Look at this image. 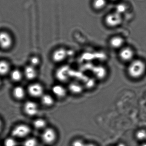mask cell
<instances>
[{
	"mask_svg": "<svg viewBox=\"0 0 146 146\" xmlns=\"http://www.w3.org/2000/svg\"><path fill=\"white\" fill-rule=\"evenodd\" d=\"M136 137L138 139L141 141L146 140V131L141 129L138 131L136 133Z\"/></svg>",
	"mask_w": 146,
	"mask_h": 146,
	"instance_id": "23",
	"label": "cell"
},
{
	"mask_svg": "<svg viewBox=\"0 0 146 146\" xmlns=\"http://www.w3.org/2000/svg\"><path fill=\"white\" fill-rule=\"evenodd\" d=\"M105 24L110 27H116L122 23V15L115 12L108 14L105 19Z\"/></svg>",
	"mask_w": 146,
	"mask_h": 146,
	"instance_id": "3",
	"label": "cell"
},
{
	"mask_svg": "<svg viewBox=\"0 0 146 146\" xmlns=\"http://www.w3.org/2000/svg\"><path fill=\"white\" fill-rule=\"evenodd\" d=\"M2 127V121L0 119V132L1 130Z\"/></svg>",
	"mask_w": 146,
	"mask_h": 146,
	"instance_id": "27",
	"label": "cell"
},
{
	"mask_svg": "<svg viewBox=\"0 0 146 146\" xmlns=\"http://www.w3.org/2000/svg\"><path fill=\"white\" fill-rule=\"evenodd\" d=\"M107 3L106 0H93L92 6L96 10H101L106 7Z\"/></svg>",
	"mask_w": 146,
	"mask_h": 146,
	"instance_id": "19",
	"label": "cell"
},
{
	"mask_svg": "<svg viewBox=\"0 0 146 146\" xmlns=\"http://www.w3.org/2000/svg\"><path fill=\"white\" fill-rule=\"evenodd\" d=\"M126 72L131 80H138L142 78L146 72L145 62L140 59L135 58L127 64Z\"/></svg>",
	"mask_w": 146,
	"mask_h": 146,
	"instance_id": "1",
	"label": "cell"
},
{
	"mask_svg": "<svg viewBox=\"0 0 146 146\" xmlns=\"http://www.w3.org/2000/svg\"><path fill=\"white\" fill-rule=\"evenodd\" d=\"M40 98L41 103L45 106L51 107L55 104L54 98L51 94H44Z\"/></svg>",
	"mask_w": 146,
	"mask_h": 146,
	"instance_id": "16",
	"label": "cell"
},
{
	"mask_svg": "<svg viewBox=\"0 0 146 146\" xmlns=\"http://www.w3.org/2000/svg\"><path fill=\"white\" fill-rule=\"evenodd\" d=\"M29 62H30V65L36 68L39 66L41 62V60L38 56H33L30 58Z\"/></svg>",
	"mask_w": 146,
	"mask_h": 146,
	"instance_id": "22",
	"label": "cell"
},
{
	"mask_svg": "<svg viewBox=\"0 0 146 146\" xmlns=\"http://www.w3.org/2000/svg\"><path fill=\"white\" fill-rule=\"evenodd\" d=\"M2 84V81L0 79V86H1V85Z\"/></svg>",
	"mask_w": 146,
	"mask_h": 146,
	"instance_id": "31",
	"label": "cell"
},
{
	"mask_svg": "<svg viewBox=\"0 0 146 146\" xmlns=\"http://www.w3.org/2000/svg\"><path fill=\"white\" fill-rule=\"evenodd\" d=\"M31 132L30 128L25 124H21L15 127L12 132L13 136L18 138H23L27 136Z\"/></svg>",
	"mask_w": 146,
	"mask_h": 146,
	"instance_id": "7",
	"label": "cell"
},
{
	"mask_svg": "<svg viewBox=\"0 0 146 146\" xmlns=\"http://www.w3.org/2000/svg\"><path fill=\"white\" fill-rule=\"evenodd\" d=\"M24 146H37V141L34 138H30L27 139L24 142Z\"/></svg>",
	"mask_w": 146,
	"mask_h": 146,
	"instance_id": "24",
	"label": "cell"
},
{
	"mask_svg": "<svg viewBox=\"0 0 146 146\" xmlns=\"http://www.w3.org/2000/svg\"><path fill=\"white\" fill-rule=\"evenodd\" d=\"M113 1H116V0H113Z\"/></svg>",
	"mask_w": 146,
	"mask_h": 146,
	"instance_id": "32",
	"label": "cell"
},
{
	"mask_svg": "<svg viewBox=\"0 0 146 146\" xmlns=\"http://www.w3.org/2000/svg\"><path fill=\"white\" fill-rule=\"evenodd\" d=\"M12 37L9 33L6 32H0V47L3 49H9L13 44Z\"/></svg>",
	"mask_w": 146,
	"mask_h": 146,
	"instance_id": "9",
	"label": "cell"
},
{
	"mask_svg": "<svg viewBox=\"0 0 146 146\" xmlns=\"http://www.w3.org/2000/svg\"><path fill=\"white\" fill-rule=\"evenodd\" d=\"M68 52L65 48H60L56 49L52 55L53 61L56 63H61L67 58Z\"/></svg>",
	"mask_w": 146,
	"mask_h": 146,
	"instance_id": "8",
	"label": "cell"
},
{
	"mask_svg": "<svg viewBox=\"0 0 146 146\" xmlns=\"http://www.w3.org/2000/svg\"><path fill=\"white\" fill-rule=\"evenodd\" d=\"M71 69L67 66H63L59 67L56 71V78L61 82L68 80L70 77Z\"/></svg>",
	"mask_w": 146,
	"mask_h": 146,
	"instance_id": "5",
	"label": "cell"
},
{
	"mask_svg": "<svg viewBox=\"0 0 146 146\" xmlns=\"http://www.w3.org/2000/svg\"><path fill=\"white\" fill-rule=\"evenodd\" d=\"M134 49L129 45L126 44L118 51L119 60L123 63L128 64L135 58Z\"/></svg>",
	"mask_w": 146,
	"mask_h": 146,
	"instance_id": "2",
	"label": "cell"
},
{
	"mask_svg": "<svg viewBox=\"0 0 146 146\" xmlns=\"http://www.w3.org/2000/svg\"><path fill=\"white\" fill-rule=\"evenodd\" d=\"M86 145L81 140H76L74 141L72 146H85Z\"/></svg>",
	"mask_w": 146,
	"mask_h": 146,
	"instance_id": "26",
	"label": "cell"
},
{
	"mask_svg": "<svg viewBox=\"0 0 146 146\" xmlns=\"http://www.w3.org/2000/svg\"><path fill=\"white\" fill-rule=\"evenodd\" d=\"M33 125L37 129H42L46 126V122L43 118H38L33 121Z\"/></svg>",
	"mask_w": 146,
	"mask_h": 146,
	"instance_id": "20",
	"label": "cell"
},
{
	"mask_svg": "<svg viewBox=\"0 0 146 146\" xmlns=\"http://www.w3.org/2000/svg\"><path fill=\"white\" fill-rule=\"evenodd\" d=\"M24 112L29 116H34L37 115L39 111L38 106L35 102L32 101H27L24 104Z\"/></svg>",
	"mask_w": 146,
	"mask_h": 146,
	"instance_id": "10",
	"label": "cell"
},
{
	"mask_svg": "<svg viewBox=\"0 0 146 146\" xmlns=\"http://www.w3.org/2000/svg\"><path fill=\"white\" fill-rule=\"evenodd\" d=\"M85 146H95V145H93V144H87V145H86Z\"/></svg>",
	"mask_w": 146,
	"mask_h": 146,
	"instance_id": "28",
	"label": "cell"
},
{
	"mask_svg": "<svg viewBox=\"0 0 146 146\" xmlns=\"http://www.w3.org/2000/svg\"><path fill=\"white\" fill-rule=\"evenodd\" d=\"M4 146H16V141L13 138H7L5 140V141H4Z\"/></svg>",
	"mask_w": 146,
	"mask_h": 146,
	"instance_id": "25",
	"label": "cell"
},
{
	"mask_svg": "<svg viewBox=\"0 0 146 146\" xmlns=\"http://www.w3.org/2000/svg\"><path fill=\"white\" fill-rule=\"evenodd\" d=\"M127 7L125 3H120L117 4L115 8V12L122 15L127 10Z\"/></svg>",
	"mask_w": 146,
	"mask_h": 146,
	"instance_id": "21",
	"label": "cell"
},
{
	"mask_svg": "<svg viewBox=\"0 0 146 146\" xmlns=\"http://www.w3.org/2000/svg\"><path fill=\"white\" fill-rule=\"evenodd\" d=\"M24 74L27 80H33L37 76V71L36 68L29 65L25 67Z\"/></svg>",
	"mask_w": 146,
	"mask_h": 146,
	"instance_id": "14",
	"label": "cell"
},
{
	"mask_svg": "<svg viewBox=\"0 0 146 146\" xmlns=\"http://www.w3.org/2000/svg\"><path fill=\"white\" fill-rule=\"evenodd\" d=\"M27 92L29 95L33 98H41L44 94V88L40 83H32L28 87Z\"/></svg>",
	"mask_w": 146,
	"mask_h": 146,
	"instance_id": "6",
	"label": "cell"
},
{
	"mask_svg": "<svg viewBox=\"0 0 146 146\" xmlns=\"http://www.w3.org/2000/svg\"><path fill=\"white\" fill-rule=\"evenodd\" d=\"M10 78L12 80L18 82L21 80L23 77L22 73L19 69H14L10 74Z\"/></svg>",
	"mask_w": 146,
	"mask_h": 146,
	"instance_id": "18",
	"label": "cell"
},
{
	"mask_svg": "<svg viewBox=\"0 0 146 146\" xmlns=\"http://www.w3.org/2000/svg\"><path fill=\"white\" fill-rule=\"evenodd\" d=\"M10 71V66L7 62L5 60L0 61V75L7 74Z\"/></svg>",
	"mask_w": 146,
	"mask_h": 146,
	"instance_id": "17",
	"label": "cell"
},
{
	"mask_svg": "<svg viewBox=\"0 0 146 146\" xmlns=\"http://www.w3.org/2000/svg\"><path fill=\"white\" fill-rule=\"evenodd\" d=\"M51 92L55 97L61 99L65 98L69 93L67 88L61 84L54 85L51 88Z\"/></svg>",
	"mask_w": 146,
	"mask_h": 146,
	"instance_id": "11",
	"label": "cell"
},
{
	"mask_svg": "<svg viewBox=\"0 0 146 146\" xmlns=\"http://www.w3.org/2000/svg\"><path fill=\"white\" fill-rule=\"evenodd\" d=\"M117 146H126L124 144H123V143H120L119 145H117Z\"/></svg>",
	"mask_w": 146,
	"mask_h": 146,
	"instance_id": "29",
	"label": "cell"
},
{
	"mask_svg": "<svg viewBox=\"0 0 146 146\" xmlns=\"http://www.w3.org/2000/svg\"><path fill=\"white\" fill-rule=\"evenodd\" d=\"M42 139L43 141L47 144L53 143L56 139V134L54 129L52 128L46 129L42 134Z\"/></svg>",
	"mask_w": 146,
	"mask_h": 146,
	"instance_id": "13",
	"label": "cell"
},
{
	"mask_svg": "<svg viewBox=\"0 0 146 146\" xmlns=\"http://www.w3.org/2000/svg\"><path fill=\"white\" fill-rule=\"evenodd\" d=\"M109 44L111 48L118 51L126 45V40L123 37L119 35H116L110 38L109 41Z\"/></svg>",
	"mask_w": 146,
	"mask_h": 146,
	"instance_id": "4",
	"label": "cell"
},
{
	"mask_svg": "<svg viewBox=\"0 0 146 146\" xmlns=\"http://www.w3.org/2000/svg\"><path fill=\"white\" fill-rule=\"evenodd\" d=\"M25 90L21 86H17L13 89V95L15 99L21 100L25 96Z\"/></svg>",
	"mask_w": 146,
	"mask_h": 146,
	"instance_id": "15",
	"label": "cell"
},
{
	"mask_svg": "<svg viewBox=\"0 0 146 146\" xmlns=\"http://www.w3.org/2000/svg\"><path fill=\"white\" fill-rule=\"evenodd\" d=\"M141 146H146V143H144V144H143V145H141Z\"/></svg>",
	"mask_w": 146,
	"mask_h": 146,
	"instance_id": "30",
	"label": "cell"
},
{
	"mask_svg": "<svg viewBox=\"0 0 146 146\" xmlns=\"http://www.w3.org/2000/svg\"><path fill=\"white\" fill-rule=\"evenodd\" d=\"M69 92L74 95H79L84 92V86L83 84L79 82L73 81H71L67 87Z\"/></svg>",
	"mask_w": 146,
	"mask_h": 146,
	"instance_id": "12",
	"label": "cell"
}]
</instances>
